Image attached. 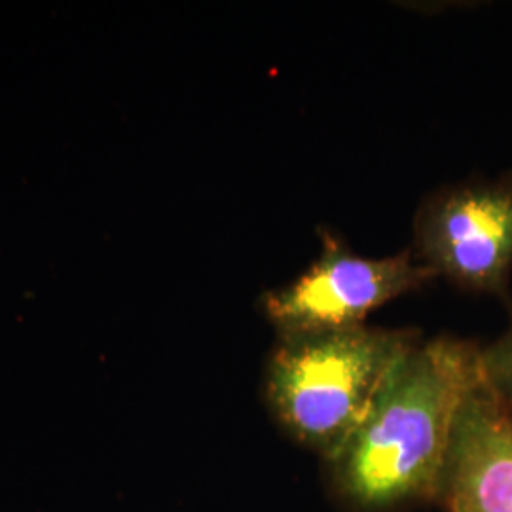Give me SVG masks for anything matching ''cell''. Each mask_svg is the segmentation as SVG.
I'll return each mask as SVG.
<instances>
[{
  "instance_id": "6da1fadb",
  "label": "cell",
  "mask_w": 512,
  "mask_h": 512,
  "mask_svg": "<svg viewBox=\"0 0 512 512\" xmlns=\"http://www.w3.org/2000/svg\"><path fill=\"white\" fill-rule=\"evenodd\" d=\"M475 340L423 338L384 385L366 420L323 461L348 512H408L437 503L459 408L482 382Z\"/></svg>"
},
{
  "instance_id": "7a4b0ae2",
  "label": "cell",
  "mask_w": 512,
  "mask_h": 512,
  "mask_svg": "<svg viewBox=\"0 0 512 512\" xmlns=\"http://www.w3.org/2000/svg\"><path fill=\"white\" fill-rule=\"evenodd\" d=\"M421 340L418 329L370 325L275 336L262 380L266 408L296 444L327 461Z\"/></svg>"
},
{
  "instance_id": "3957f363",
  "label": "cell",
  "mask_w": 512,
  "mask_h": 512,
  "mask_svg": "<svg viewBox=\"0 0 512 512\" xmlns=\"http://www.w3.org/2000/svg\"><path fill=\"white\" fill-rule=\"evenodd\" d=\"M412 232L414 255L437 279L494 296L512 313V169L427 194Z\"/></svg>"
},
{
  "instance_id": "277c9868",
  "label": "cell",
  "mask_w": 512,
  "mask_h": 512,
  "mask_svg": "<svg viewBox=\"0 0 512 512\" xmlns=\"http://www.w3.org/2000/svg\"><path fill=\"white\" fill-rule=\"evenodd\" d=\"M437 281L412 249L387 256L351 251L336 234L321 232V253L293 281L260 296L275 336L355 329L370 313Z\"/></svg>"
},
{
  "instance_id": "5b68a950",
  "label": "cell",
  "mask_w": 512,
  "mask_h": 512,
  "mask_svg": "<svg viewBox=\"0 0 512 512\" xmlns=\"http://www.w3.org/2000/svg\"><path fill=\"white\" fill-rule=\"evenodd\" d=\"M437 505L446 512H512V412L484 376L459 408Z\"/></svg>"
},
{
  "instance_id": "8992f818",
  "label": "cell",
  "mask_w": 512,
  "mask_h": 512,
  "mask_svg": "<svg viewBox=\"0 0 512 512\" xmlns=\"http://www.w3.org/2000/svg\"><path fill=\"white\" fill-rule=\"evenodd\" d=\"M480 366L486 385L512 412V321L494 342L480 348Z\"/></svg>"
}]
</instances>
